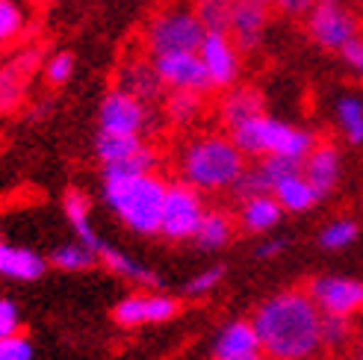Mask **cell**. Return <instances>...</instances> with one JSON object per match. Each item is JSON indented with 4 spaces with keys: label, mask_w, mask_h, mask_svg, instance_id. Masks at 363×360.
I'll return each instance as SVG.
<instances>
[{
    "label": "cell",
    "mask_w": 363,
    "mask_h": 360,
    "mask_svg": "<svg viewBox=\"0 0 363 360\" xmlns=\"http://www.w3.org/2000/svg\"><path fill=\"white\" fill-rule=\"evenodd\" d=\"M251 325L260 337V351L275 360H307L322 346L319 304L304 293L269 298Z\"/></svg>",
    "instance_id": "1"
},
{
    "label": "cell",
    "mask_w": 363,
    "mask_h": 360,
    "mask_svg": "<svg viewBox=\"0 0 363 360\" xmlns=\"http://www.w3.org/2000/svg\"><path fill=\"white\" fill-rule=\"evenodd\" d=\"M166 184L154 174H113L104 171V198L118 219L136 233H160Z\"/></svg>",
    "instance_id": "2"
},
{
    "label": "cell",
    "mask_w": 363,
    "mask_h": 360,
    "mask_svg": "<svg viewBox=\"0 0 363 360\" xmlns=\"http://www.w3.org/2000/svg\"><path fill=\"white\" fill-rule=\"evenodd\" d=\"M242 174V151L233 139L210 136L189 145L184 154V180L195 189H222L233 186Z\"/></svg>",
    "instance_id": "3"
},
{
    "label": "cell",
    "mask_w": 363,
    "mask_h": 360,
    "mask_svg": "<svg viewBox=\"0 0 363 360\" xmlns=\"http://www.w3.org/2000/svg\"><path fill=\"white\" fill-rule=\"evenodd\" d=\"M233 142L242 154H286V157H307L311 148L316 145V139L298 130V128H289L284 121H275L269 116H254L242 124L233 128Z\"/></svg>",
    "instance_id": "4"
},
{
    "label": "cell",
    "mask_w": 363,
    "mask_h": 360,
    "mask_svg": "<svg viewBox=\"0 0 363 360\" xmlns=\"http://www.w3.org/2000/svg\"><path fill=\"white\" fill-rule=\"evenodd\" d=\"M204 35L207 30L198 21L192 6H166L148 21L145 47L154 57H160V53H177V50H201Z\"/></svg>",
    "instance_id": "5"
},
{
    "label": "cell",
    "mask_w": 363,
    "mask_h": 360,
    "mask_svg": "<svg viewBox=\"0 0 363 360\" xmlns=\"http://www.w3.org/2000/svg\"><path fill=\"white\" fill-rule=\"evenodd\" d=\"M201 219H204V204H201V198H198L195 186L174 184L166 189L160 233H166L169 240H195Z\"/></svg>",
    "instance_id": "6"
},
{
    "label": "cell",
    "mask_w": 363,
    "mask_h": 360,
    "mask_svg": "<svg viewBox=\"0 0 363 360\" xmlns=\"http://www.w3.org/2000/svg\"><path fill=\"white\" fill-rule=\"evenodd\" d=\"M307 33H311V39L316 45L342 50V45L357 35V18L342 6H337L334 0H322V4L313 6L311 18H307Z\"/></svg>",
    "instance_id": "7"
},
{
    "label": "cell",
    "mask_w": 363,
    "mask_h": 360,
    "mask_svg": "<svg viewBox=\"0 0 363 360\" xmlns=\"http://www.w3.org/2000/svg\"><path fill=\"white\" fill-rule=\"evenodd\" d=\"M160 80L172 89H195V92H207L213 86L210 74L204 68V60L198 50H177V53H160L154 57Z\"/></svg>",
    "instance_id": "8"
},
{
    "label": "cell",
    "mask_w": 363,
    "mask_h": 360,
    "mask_svg": "<svg viewBox=\"0 0 363 360\" xmlns=\"http://www.w3.org/2000/svg\"><path fill=\"white\" fill-rule=\"evenodd\" d=\"M39 65H42L39 47H27L18 57H12L6 65H0V113H12L21 106L27 83Z\"/></svg>",
    "instance_id": "9"
},
{
    "label": "cell",
    "mask_w": 363,
    "mask_h": 360,
    "mask_svg": "<svg viewBox=\"0 0 363 360\" xmlns=\"http://www.w3.org/2000/svg\"><path fill=\"white\" fill-rule=\"evenodd\" d=\"M148 121L145 101L133 98L124 89H113L101 103V130L106 133H139Z\"/></svg>",
    "instance_id": "10"
},
{
    "label": "cell",
    "mask_w": 363,
    "mask_h": 360,
    "mask_svg": "<svg viewBox=\"0 0 363 360\" xmlns=\"http://www.w3.org/2000/svg\"><path fill=\"white\" fill-rule=\"evenodd\" d=\"M201 60L213 86H230L240 74V53L228 33H207L201 42Z\"/></svg>",
    "instance_id": "11"
},
{
    "label": "cell",
    "mask_w": 363,
    "mask_h": 360,
    "mask_svg": "<svg viewBox=\"0 0 363 360\" xmlns=\"http://www.w3.org/2000/svg\"><path fill=\"white\" fill-rule=\"evenodd\" d=\"M311 298L319 304L322 313L349 316L363 308V283L349 278H319L311 283Z\"/></svg>",
    "instance_id": "12"
},
{
    "label": "cell",
    "mask_w": 363,
    "mask_h": 360,
    "mask_svg": "<svg viewBox=\"0 0 363 360\" xmlns=\"http://www.w3.org/2000/svg\"><path fill=\"white\" fill-rule=\"evenodd\" d=\"M180 310V304L166 296H130L113 310V319L124 328L148 325V322H166Z\"/></svg>",
    "instance_id": "13"
},
{
    "label": "cell",
    "mask_w": 363,
    "mask_h": 360,
    "mask_svg": "<svg viewBox=\"0 0 363 360\" xmlns=\"http://www.w3.org/2000/svg\"><path fill=\"white\" fill-rule=\"evenodd\" d=\"M266 27V4L260 0H237L230 15V39L237 45V50H251L257 47L260 35Z\"/></svg>",
    "instance_id": "14"
},
{
    "label": "cell",
    "mask_w": 363,
    "mask_h": 360,
    "mask_svg": "<svg viewBox=\"0 0 363 360\" xmlns=\"http://www.w3.org/2000/svg\"><path fill=\"white\" fill-rule=\"evenodd\" d=\"M162 86H166V83L160 80L157 65L148 62V60H142V57H130L127 62H121V68H118L116 89H124V92H130L139 101H154L162 92Z\"/></svg>",
    "instance_id": "15"
},
{
    "label": "cell",
    "mask_w": 363,
    "mask_h": 360,
    "mask_svg": "<svg viewBox=\"0 0 363 360\" xmlns=\"http://www.w3.org/2000/svg\"><path fill=\"white\" fill-rule=\"evenodd\" d=\"M45 257H39L35 251L12 245L0 237V278L9 281H39L45 275Z\"/></svg>",
    "instance_id": "16"
},
{
    "label": "cell",
    "mask_w": 363,
    "mask_h": 360,
    "mask_svg": "<svg viewBox=\"0 0 363 360\" xmlns=\"http://www.w3.org/2000/svg\"><path fill=\"white\" fill-rule=\"evenodd\" d=\"M301 174L311 180V186L316 189V195H328L340 177V157L334 151V145H313L311 154L304 157V169Z\"/></svg>",
    "instance_id": "17"
},
{
    "label": "cell",
    "mask_w": 363,
    "mask_h": 360,
    "mask_svg": "<svg viewBox=\"0 0 363 360\" xmlns=\"http://www.w3.org/2000/svg\"><path fill=\"white\" fill-rule=\"evenodd\" d=\"M30 21H33L30 0H0V47L24 39Z\"/></svg>",
    "instance_id": "18"
},
{
    "label": "cell",
    "mask_w": 363,
    "mask_h": 360,
    "mask_svg": "<svg viewBox=\"0 0 363 360\" xmlns=\"http://www.w3.org/2000/svg\"><path fill=\"white\" fill-rule=\"evenodd\" d=\"M257 351H260V337L251 322H233V325L225 328L219 343H216V357H242Z\"/></svg>",
    "instance_id": "19"
},
{
    "label": "cell",
    "mask_w": 363,
    "mask_h": 360,
    "mask_svg": "<svg viewBox=\"0 0 363 360\" xmlns=\"http://www.w3.org/2000/svg\"><path fill=\"white\" fill-rule=\"evenodd\" d=\"M62 207H65V215H68L71 227L77 230L80 242L89 245L92 251H101L104 240L92 230V225H89V198H86L80 189H68L65 198H62ZM98 260H101V257H98Z\"/></svg>",
    "instance_id": "20"
},
{
    "label": "cell",
    "mask_w": 363,
    "mask_h": 360,
    "mask_svg": "<svg viewBox=\"0 0 363 360\" xmlns=\"http://www.w3.org/2000/svg\"><path fill=\"white\" fill-rule=\"evenodd\" d=\"M281 210H284L281 201H278V198L272 195V192L254 195V198H248L245 207H242V225H245V230L263 233V230H269V227L278 225Z\"/></svg>",
    "instance_id": "21"
},
{
    "label": "cell",
    "mask_w": 363,
    "mask_h": 360,
    "mask_svg": "<svg viewBox=\"0 0 363 360\" xmlns=\"http://www.w3.org/2000/svg\"><path fill=\"white\" fill-rule=\"evenodd\" d=\"M222 116H225V121H228V128L233 130L237 124H242V121H248V118H254V116H263V95L257 92V89H251V86L237 89V92H230V95L225 98Z\"/></svg>",
    "instance_id": "22"
},
{
    "label": "cell",
    "mask_w": 363,
    "mask_h": 360,
    "mask_svg": "<svg viewBox=\"0 0 363 360\" xmlns=\"http://www.w3.org/2000/svg\"><path fill=\"white\" fill-rule=\"evenodd\" d=\"M272 195L281 201L284 210H293V213H301V210H311L316 201H319V195L316 189L311 186V180H307L304 174H293V177H286L281 180V184L272 189Z\"/></svg>",
    "instance_id": "23"
},
{
    "label": "cell",
    "mask_w": 363,
    "mask_h": 360,
    "mask_svg": "<svg viewBox=\"0 0 363 360\" xmlns=\"http://www.w3.org/2000/svg\"><path fill=\"white\" fill-rule=\"evenodd\" d=\"M98 257L106 263V269H113L116 275H121V278H127V281H136V283H142V286H162L160 275H154L151 269L139 266L136 260H130L127 254H121V251H116L113 245L104 242L101 251H98Z\"/></svg>",
    "instance_id": "24"
},
{
    "label": "cell",
    "mask_w": 363,
    "mask_h": 360,
    "mask_svg": "<svg viewBox=\"0 0 363 360\" xmlns=\"http://www.w3.org/2000/svg\"><path fill=\"white\" fill-rule=\"evenodd\" d=\"M139 148H142L139 133H106V130H101L98 133V142H95V154L101 157L104 166L133 157Z\"/></svg>",
    "instance_id": "25"
},
{
    "label": "cell",
    "mask_w": 363,
    "mask_h": 360,
    "mask_svg": "<svg viewBox=\"0 0 363 360\" xmlns=\"http://www.w3.org/2000/svg\"><path fill=\"white\" fill-rule=\"evenodd\" d=\"M237 0H189L198 21L204 24L207 33H230V15Z\"/></svg>",
    "instance_id": "26"
},
{
    "label": "cell",
    "mask_w": 363,
    "mask_h": 360,
    "mask_svg": "<svg viewBox=\"0 0 363 360\" xmlns=\"http://www.w3.org/2000/svg\"><path fill=\"white\" fill-rule=\"evenodd\" d=\"M50 263L57 269H62V272H86V269H92L98 263V251H92L83 242L60 245V248H53Z\"/></svg>",
    "instance_id": "27"
},
{
    "label": "cell",
    "mask_w": 363,
    "mask_h": 360,
    "mask_svg": "<svg viewBox=\"0 0 363 360\" xmlns=\"http://www.w3.org/2000/svg\"><path fill=\"white\" fill-rule=\"evenodd\" d=\"M230 237H233V227H230V219L225 213H204V219L195 233L198 245L201 248H222V245H228Z\"/></svg>",
    "instance_id": "28"
},
{
    "label": "cell",
    "mask_w": 363,
    "mask_h": 360,
    "mask_svg": "<svg viewBox=\"0 0 363 360\" xmlns=\"http://www.w3.org/2000/svg\"><path fill=\"white\" fill-rule=\"evenodd\" d=\"M301 169H304V159L301 157H286V154H266L263 163H260V171L266 174L272 189H275L281 180L293 177V174H301Z\"/></svg>",
    "instance_id": "29"
},
{
    "label": "cell",
    "mask_w": 363,
    "mask_h": 360,
    "mask_svg": "<svg viewBox=\"0 0 363 360\" xmlns=\"http://www.w3.org/2000/svg\"><path fill=\"white\" fill-rule=\"evenodd\" d=\"M166 110H169L172 121L184 124V121L195 118L198 110H201V92H195V89H174L166 101Z\"/></svg>",
    "instance_id": "30"
},
{
    "label": "cell",
    "mask_w": 363,
    "mask_h": 360,
    "mask_svg": "<svg viewBox=\"0 0 363 360\" xmlns=\"http://www.w3.org/2000/svg\"><path fill=\"white\" fill-rule=\"evenodd\" d=\"M154 166H157V154L142 145L133 157L118 159V163H106L104 171H113V174H148V171H154Z\"/></svg>",
    "instance_id": "31"
},
{
    "label": "cell",
    "mask_w": 363,
    "mask_h": 360,
    "mask_svg": "<svg viewBox=\"0 0 363 360\" xmlns=\"http://www.w3.org/2000/svg\"><path fill=\"white\" fill-rule=\"evenodd\" d=\"M340 124H342V130H346L349 142H363V103L354 101V98H346V101H340Z\"/></svg>",
    "instance_id": "32"
},
{
    "label": "cell",
    "mask_w": 363,
    "mask_h": 360,
    "mask_svg": "<svg viewBox=\"0 0 363 360\" xmlns=\"http://www.w3.org/2000/svg\"><path fill=\"white\" fill-rule=\"evenodd\" d=\"M233 192H237L240 198H254V195L272 192V186H269L266 174H263L260 166H257V169H242V174L233 180Z\"/></svg>",
    "instance_id": "33"
},
{
    "label": "cell",
    "mask_w": 363,
    "mask_h": 360,
    "mask_svg": "<svg viewBox=\"0 0 363 360\" xmlns=\"http://www.w3.org/2000/svg\"><path fill=\"white\" fill-rule=\"evenodd\" d=\"M74 74V57L71 53H53V57L45 62V77L50 86H62Z\"/></svg>",
    "instance_id": "34"
},
{
    "label": "cell",
    "mask_w": 363,
    "mask_h": 360,
    "mask_svg": "<svg viewBox=\"0 0 363 360\" xmlns=\"http://www.w3.org/2000/svg\"><path fill=\"white\" fill-rule=\"evenodd\" d=\"M346 339H349V316L325 313V316H322V343L342 346Z\"/></svg>",
    "instance_id": "35"
},
{
    "label": "cell",
    "mask_w": 363,
    "mask_h": 360,
    "mask_svg": "<svg viewBox=\"0 0 363 360\" xmlns=\"http://www.w3.org/2000/svg\"><path fill=\"white\" fill-rule=\"evenodd\" d=\"M0 360H33V343L21 331L0 337Z\"/></svg>",
    "instance_id": "36"
},
{
    "label": "cell",
    "mask_w": 363,
    "mask_h": 360,
    "mask_svg": "<svg viewBox=\"0 0 363 360\" xmlns=\"http://www.w3.org/2000/svg\"><path fill=\"white\" fill-rule=\"evenodd\" d=\"M357 237V225L354 222H334L328 230H322V245L325 248H342Z\"/></svg>",
    "instance_id": "37"
},
{
    "label": "cell",
    "mask_w": 363,
    "mask_h": 360,
    "mask_svg": "<svg viewBox=\"0 0 363 360\" xmlns=\"http://www.w3.org/2000/svg\"><path fill=\"white\" fill-rule=\"evenodd\" d=\"M21 331V310L9 298H0V337H9Z\"/></svg>",
    "instance_id": "38"
},
{
    "label": "cell",
    "mask_w": 363,
    "mask_h": 360,
    "mask_svg": "<svg viewBox=\"0 0 363 360\" xmlns=\"http://www.w3.org/2000/svg\"><path fill=\"white\" fill-rule=\"evenodd\" d=\"M222 275H225V269H222V266H213V269H207V272H201L198 278H192V281L186 283V293H189V296H198V293H210L213 286L222 281Z\"/></svg>",
    "instance_id": "39"
},
{
    "label": "cell",
    "mask_w": 363,
    "mask_h": 360,
    "mask_svg": "<svg viewBox=\"0 0 363 360\" xmlns=\"http://www.w3.org/2000/svg\"><path fill=\"white\" fill-rule=\"evenodd\" d=\"M342 57H346V62L352 65V68H357L360 74H363V39H349L346 45H342Z\"/></svg>",
    "instance_id": "40"
},
{
    "label": "cell",
    "mask_w": 363,
    "mask_h": 360,
    "mask_svg": "<svg viewBox=\"0 0 363 360\" xmlns=\"http://www.w3.org/2000/svg\"><path fill=\"white\" fill-rule=\"evenodd\" d=\"M272 4H278V9L286 12V15H298L304 9H311L313 0H272Z\"/></svg>",
    "instance_id": "41"
},
{
    "label": "cell",
    "mask_w": 363,
    "mask_h": 360,
    "mask_svg": "<svg viewBox=\"0 0 363 360\" xmlns=\"http://www.w3.org/2000/svg\"><path fill=\"white\" fill-rule=\"evenodd\" d=\"M281 248H284V242H281V240H275V242H269V245L257 248V257H275Z\"/></svg>",
    "instance_id": "42"
},
{
    "label": "cell",
    "mask_w": 363,
    "mask_h": 360,
    "mask_svg": "<svg viewBox=\"0 0 363 360\" xmlns=\"http://www.w3.org/2000/svg\"><path fill=\"white\" fill-rule=\"evenodd\" d=\"M216 360H263L260 351L257 354H242V357H216Z\"/></svg>",
    "instance_id": "43"
},
{
    "label": "cell",
    "mask_w": 363,
    "mask_h": 360,
    "mask_svg": "<svg viewBox=\"0 0 363 360\" xmlns=\"http://www.w3.org/2000/svg\"><path fill=\"white\" fill-rule=\"evenodd\" d=\"M357 360H363V343H360V349H357Z\"/></svg>",
    "instance_id": "44"
},
{
    "label": "cell",
    "mask_w": 363,
    "mask_h": 360,
    "mask_svg": "<svg viewBox=\"0 0 363 360\" xmlns=\"http://www.w3.org/2000/svg\"><path fill=\"white\" fill-rule=\"evenodd\" d=\"M260 4H266V6H269V4H272V0H260Z\"/></svg>",
    "instance_id": "45"
}]
</instances>
